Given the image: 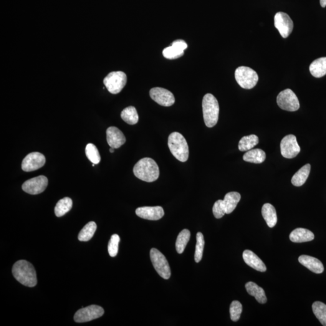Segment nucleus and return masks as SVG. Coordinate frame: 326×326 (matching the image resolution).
Instances as JSON below:
<instances>
[{
  "label": "nucleus",
  "instance_id": "1",
  "mask_svg": "<svg viewBox=\"0 0 326 326\" xmlns=\"http://www.w3.org/2000/svg\"><path fill=\"white\" fill-rule=\"evenodd\" d=\"M15 279L27 287H34L37 284V273L33 265L26 260L17 261L12 268Z\"/></svg>",
  "mask_w": 326,
  "mask_h": 326
},
{
  "label": "nucleus",
  "instance_id": "2",
  "mask_svg": "<svg viewBox=\"0 0 326 326\" xmlns=\"http://www.w3.org/2000/svg\"><path fill=\"white\" fill-rule=\"evenodd\" d=\"M133 172L136 178L148 183L155 181L160 175L158 164L151 158L141 159L134 167Z\"/></svg>",
  "mask_w": 326,
  "mask_h": 326
},
{
  "label": "nucleus",
  "instance_id": "3",
  "mask_svg": "<svg viewBox=\"0 0 326 326\" xmlns=\"http://www.w3.org/2000/svg\"><path fill=\"white\" fill-rule=\"evenodd\" d=\"M168 146L171 153L177 160L181 162L188 161L189 146L185 138L180 133L174 132L171 134L168 138Z\"/></svg>",
  "mask_w": 326,
  "mask_h": 326
},
{
  "label": "nucleus",
  "instance_id": "4",
  "mask_svg": "<svg viewBox=\"0 0 326 326\" xmlns=\"http://www.w3.org/2000/svg\"><path fill=\"white\" fill-rule=\"evenodd\" d=\"M203 111L204 122L207 127L215 126L219 118V105L213 95L209 93L204 96Z\"/></svg>",
  "mask_w": 326,
  "mask_h": 326
},
{
  "label": "nucleus",
  "instance_id": "5",
  "mask_svg": "<svg viewBox=\"0 0 326 326\" xmlns=\"http://www.w3.org/2000/svg\"><path fill=\"white\" fill-rule=\"evenodd\" d=\"M235 79L242 88L249 90L256 85L259 80V77L257 73L252 68L241 66L235 71Z\"/></svg>",
  "mask_w": 326,
  "mask_h": 326
},
{
  "label": "nucleus",
  "instance_id": "6",
  "mask_svg": "<svg viewBox=\"0 0 326 326\" xmlns=\"http://www.w3.org/2000/svg\"><path fill=\"white\" fill-rule=\"evenodd\" d=\"M127 82V77L125 73L118 71L113 72L103 79V83L109 92L113 95H117L121 92Z\"/></svg>",
  "mask_w": 326,
  "mask_h": 326
},
{
  "label": "nucleus",
  "instance_id": "7",
  "mask_svg": "<svg viewBox=\"0 0 326 326\" xmlns=\"http://www.w3.org/2000/svg\"><path fill=\"white\" fill-rule=\"evenodd\" d=\"M150 257L154 268L164 279L168 280L171 275V268L166 257L157 249H151Z\"/></svg>",
  "mask_w": 326,
  "mask_h": 326
},
{
  "label": "nucleus",
  "instance_id": "8",
  "mask_svg": "<svg viewBox=\"0 0 326 326\" xmlns=\"http://www.w3.org/2000/svg\"><path fill=\"white\" fill-rule=\"evenodd\" d=\"M278 106L282 110L294 112L300 108L299 98L290 89H286L280 92L277 97Z\"/></svg>",
  "mask_w": 326,
  "mask_h": 326
},
{
  "label": "nucleus",
  "instance_id": "9",
  "mask_svg": "<svg viewBox=\"0 0 326 326\" xmlns=\"http://www.w3.org/2000/svg\"><path fill=\"white\" fill-rule=\"evenodd\" d=\"M104 309L99 306L91 305L76 312L74 320L77 323H85L97 319L104 314Z\"/></svg>",
  "mask_w": 326,
  "mask_h": 326
},
{
  "label": "nucleus",
  "instance_id": "10",
  "mask_svg": "<svg viewBox=\"0 0 326 326\" xmlns=\"http://www.w3.org/2000/svg\"><path fill=\"white\" fill-rule=\"evenodd\" d=\"M280 150L283 156L286 158H293L300 153V147L296 136L288 135L282 139L280 143Z\"/></svg>",
  "mask_w": 326,
  "mask_h": 326
},
{
  "label": "nucleus",
  "instance_id": "11",
  "mask_svg": "<svg viewBox=\"0 0 326 326\" xmlns=\"http://www.w3.org/2000/svg\"><path fill=\"white\" fill-rule=\"evenodd\" d=\"M274 26L281 36L287 38L292 32L294 23L289 15L285 12H279L274 16Z\"/></svg>",
  "mask_w": 326,
  "mask_h": 326
},
{
  "label": "nucleus",
  "instance_id": "12",
  "mask_svg": "<svg viewBox=\"0 0 326 326\" xmlns=\"http://www.w3.org/2000/svg\"><path fill=\"white\" fill-rule=\"evenodd\" d=\"M48 186V179L45 176H39L29 179L22 184V189L25 192L30 194H38L42 193Z\"/></svg>",
  "mask_w": 326,
  "mask_h": 326
},
{
  "label": "nucleus",
  "instance_id": "13",
  "mask_svg": "<svg viewBox=\"0 0 326 326\" xmlns=\"http://www.w3.org/2000/svg\"><path fill=\"white\" fill-rule=\"evenodd\" d=\"M150 94L152 99L163 107H171L175 102V98L173 93L163 88H152Z\"/></svg>",
  "mask_w": 326,
  "mask_h": 326
},
{
  "label": "nucleus",
  "instance_id": "14",
  "mask_svg": "<svg viewBox=\"0 0 326 326\" xmlns=\"http://www.w3.org/2000/svg\"><path fill=\"white\" fill-rule=\"evenodd\" d=\"M45 157L39 153H32L24 158L21 164L22 170L25 172L35 171L44 166Z\"/></svg>",
  "mask_w": 326,
  "mask_h": 326
},
{
  "label": "nucleus",
  "instance_id": "15",
  "mask_svg": "<svg viewBox=\"0 0 326 326\" xmlns=\"http://www.w3.org/2000/svg\"><path fill=\"white\" fill-rule=\"evenodd\" d=\"M135 213L141 218L150 221H157L164 215V210L160 206L139 207Z\"/></svg>",
  "mask_w": 326,
  "mask_h": 326
},
{
  "label": "nucleus",
  "instance_id": "16",
  "mask_svg": "<svg viewBox=\"0 0 326 326\" xmlns=\"http://www.w3.org/2000/svg\"><path fill=\"white\" fill-rule=\"evenodd\" d=\"M188 48V44L184 40L178 39L173 41L171 46L166 47L163 51L164 58L168 59H175L184 55V50Z\"/></svg>",
  "mask_w": 326,
  "mask_h": 326
},
{
  "label": "nucleus",
  "instance_id": "17",
  "mask_svg": "<svg viewBox=\"0 0 326 326\" xmlns=\"http://www.w3.org/2000/svg\"><path fill=\"white\" fill-rule=\"evenodd\" d=\"M107 140L109 146L114 149L119 148L126 142V138L123 133L115 126L107 129Z\"/></svg>",
  "mask_w": 326,
  "mask_h": 326
},
{
  "label": "nucleus",
  "instance_id": "18",
  "mask_svg": "<svg viewBox=\"0 0 326 326\" xmlns=\"http://www.w3.org/2000/svg\"><path fill=\"white\" fill-rule=\"evenodd\" d=\"M299 261L303 266L315 274H322L324 271V266L322 262L315 257L302 255L299 257Z\"/></svg>",
  "mask_w": 326,
  "mask_h": 326
},
{
  "label": "nucleus",
  "instance_id": "19",
  "mask_svg": "<svg viewBox=\"0 0 326 326\" xmlns=\"http://www.w3.org/2000/svg\"><path fill=\"white\" fill-rule=\"evenodd\" d=\"M243 259L249 266L256 269V271L260 272L267 271V267L264 263L256 254L250 250H245L243 252Z\"/></svg>",
  "mask_w": 326,
  "mask_h": 326
},
{
  "label": "nucleus",
  "instance_id": "20",
  "mask_svg": "<svg viewBox=\"0 0 326 326\" xmlns=\"http://www.w3.org/2000/svg\"><path fill=\"white\" fill-rule=\"evenodd\" d=\"M315 238L314 234L309 230L299 228L294 230L289 235V239L295 243H302L313 241Z\"/></svg>",
  "mask_w": 326,
  "mask_h": 326
},
{
  "label": "nucleus",
  "instance_id": "21",
  "mask_svg": "<svg viewBox=\"0 0 326 326\" xmlns=\"http://www.w3.org/2000/svg\"><path fill=\"white\" fill-rule=\"evenodd\" d=\"M241 199V194L238 192H231L227 193L223 200L226 213H231L236 208L237 205L239 203Z\"/></svg>",
  "mask_w": 326,
  "mask_h": 326
},
{
  "label": "nucleus",
  "instance_id": "22",
  "mask_svg": "<svg viewBox=\"0 0 326 326\" xmlns=\"http://www.w3.org/2000/svg\"><path fill=\"white\" fill-rule=\"evenodd\" d=\"M262 214L268 226L270 228L275 227L277 222V216L276 211L272 205L269 203L264 204L262 207Z\"/></svg>",
  "mask_w": 326,
  "mask_h": 326
},
{
  "label": "nucleus",
  "instance_id": "23",
  "mask_svg": "<svg viewBox=\"0 0 326 326\" xmlns=\"http://www.w3.org/2000/svg\"><path fill=\"white\" fill-rule=\"evenodd\" d=\"M248 293L255 297V299L261 304H264L267 302V298L264 289L254 282H248L245 285Z\"/></svg>",
  "mask_w": 326,
  "mask_h": 326
},
{
  "label": "nucleus",
  "instance_id": "24",
  "mask_svg": "<svg viewBox=\"0 0 326 326\" xmlns=\"http://www.w3.org/2000/svg\"><path fill=\"white\" fill-rule=\"evenodd\" d=\"M310 73L313 77L320 78L326 75V57L318 58L309 67Z\"/></svg>",
  "mask_w": 326,
  "mask_h": 326
},
{
  "label": "nucleus",
  "instance_id": "25",
  "mask_svg": "<svg viewBox=\"0 0 326 326\" xmlns=\"http://www.w3.org/2000/svg\"><path fill=\"white\" fill-rule=\"evenodd\" d=\"M243 159L247 162L260 164L264 162L266 159V153L260 149H254L247 151L244 154Z\"/></svg>",
  "mask_w": 326,
  "mask_h": 326
},
{
  "label": "nucleus",
  "instance_id": "26",
  "mask_svg": "<svg viewBox=\"0 0 326 326\" xmlns=\"http://www.w3.org/2000/svg\"><path fill=\"white\" fill-rule=\"evenodd\" d=\"M310 165L309 164H306L295 173L292 176L291 183L294 186L300 187L303 185L307 181L310 172Z\"/></svg>",
  "mask_w": 326,
  "mask_h": 326
},
{
  "label": "nucleus",
  "instance_id": "27",
  "mask_svg": "<svg viewBox=\"0 0 326 326\" xmlns=\"http://www.w3.org/2000/svg\"><path fill=\"white\" fill-rule=\"evenodd\" d=\"M259 143V138L256 135L245 136L239 141L238 148L242 152L249 151Z\"/></svg>",
  "mask_w": 326,
  "mask_h": 326
},
{
  "label": "nucleus",
  "instance_id": "28",
  "mask_svg": "<svg viewBox=\"0 0 326 326\" xmlns=\"http://www.w3.org/2000/svg\"><path fill=\"white\" fill-rule=\"evenodd\" d=\"M73 201L72 199L65 197L58 202L55 208V213L57 217H61L65 215L72 209Z\"/></svg>",
  "mask_w": 326,
  "mask_h": 326
},
{
  "label": "nucleus",
  "instance_id": "29",
  "mask_svg": "<svg viewBox=\"0 0 326 326\" xmlns=\"http://www.w3.org/2000/svg\"><path fill=\"white\" fill-rule=\"evenodd\" d=\"M121 117L123 121L131 125H135L138 123L139 119L137 111L135 108L132 106L124 109L121 113Z\"/></svg>",
  "mask_w": 326,
  "mask_h": 326
},
{
  "label": "nucleus",
  "instance_id": "30",
  "mask_svg": "<svg viewBox=\"0 0 326 326\" xmlns=\"http://www.w3.org/2000/svg\"><path fill=\"white\" fill-rule=\"evenodd\" d=\"M97 229V225L95 222H88L83 227L78 235V239L81 242H87L92 238Z\"/></svg>",
  "mask_w": 326,
  "mask_h": 326
},
{
  "label": "nucleus",
  "instance_id": "31",
  "mask_svg": "<svg viewBox=\"0 0 326 326\" xmlns=\"http://www.w3.org/2000/svg\"><path fill=\"white\" fill-rule=\"evenodd\" d=\"M190 238L191 232L189 230L184 229L179 232L176 242V249L178 253H183Z\"/></svg>",
  "mask_w": 326,
  "mask_h": 326
},
{
  "label": "nucleus",
  "instance_id": "32",
  "mask_svg": "<svg viewBox=\"0 0 326 326\" xmlns=\"http://www.w3.org/2000/svg\"><path fill=\"white\" fill-rule=\"evenodd\" d=\"M312 310L315 317L322 325L326 326V305L320 302H315L312 305Z\"/></svg>",
  "mask_w": 326,
  "mask_h": 326
},
{
  "label": "nucleus",
  "instance_id": "33",
  "mask_svg": "<svg viewBox=\"0 0 326 326\" xmlns=\"http://www.w3.org/2000/svg\"><path fill=\"white\" fill-rule=\"evenodd\" d=\"M85 153L91 162L95 164L100 163L101 158L99 152L95 145L92 143L88 144L86 146Z\"/></svg>",
  "mask_w": 326,
  "mask_h": 326
},
{
  "label": "nucleus",
  "instance_id": "34",
  "mask_svg": "<svg viewBox=\"0 0 326 326\" xmlns=\"http://www.w3.org/2000/svg\"><path fill=\"white\" fill-rule=\"evenodd\" d=\"M205 241L203 234L199 232L196 234V245L195 253H194V260L196 263L201 261L203 258Z\"/></svg>",
  "mask_w": 326,
  "mask_h": 326
},
{
  "label": "nucleus",
  "instance_id": "35",
  "mask_svg": "<svg viewBox=\"0 0 326 326\" xmlns=\"http://www.w3.org/2000/svg\"><path fill=\"white\" fill-rule=\"evenodd\" d=\"M242 312V305L239 301H233L231 303L230 307V317L233 322H237L241 317Z\"/></svg>",
  "mask_w": 326,
  "mask_h": 326
},
{
  "label": "nucleus",
  "instance_id": "36",
  "mask_svg": "<svg viewBox=\"0 0 326 326\" xmlns=\"http://www.w3.org/2000/svg\"><path fill=\"white\" fill-rule=\"evenodd\" d=\"M120 237L118 234H113L111 236L108 244V252L111 257L117 256L118 251V244H119Z\"/></svg>",
  "mask_w": 326,
  "mask_h": 326
},
{
  "label": "nucleus",
  "instance_id": "37",
  "mask_svg": "<svg viewBox=\"0 0 326 326\" xmlns=\"http://www.w3.org/2000/svg\"><path fill=\"white\" fill-rule=\"evenodd\" d=\"M213 213L216 219L222 218L224 216V214H226L223 200L219 199V200L215 202L213 207Z\"/></svg>",
  "mask_w": 326,
  "mask_h": 326
},
{
  "label": "nucleus",
  "instance_id": "38",
  "mask_svg": "<svg viewBox=\"0 0 326 326\" xmlns=\"http://www.w3.org/2000/svg\"><path fill=\"white\" fill-rule=\"evenodd\" d=\"M320 4L322 7L326 6V0H320Z\"/></svg>",
  "mask_w": 326,
  "mask_h": 326
},
{
  "label": "nucleus",
  "instance_id": "39",
  "mask_svg": "<svg viewBox=\"0 0 326 326\" xmlns=\"http://www.w3.org/2000/svg\"><path fill=\"white\" fill-rule=\"evenodd\" d=\"M110 151L111 153H113L114 152H115V149H114L113 148H111L110 150Z\"/></svg>",
  "mask_w": 326,
  "mask_h": 326
}]
</instances>
